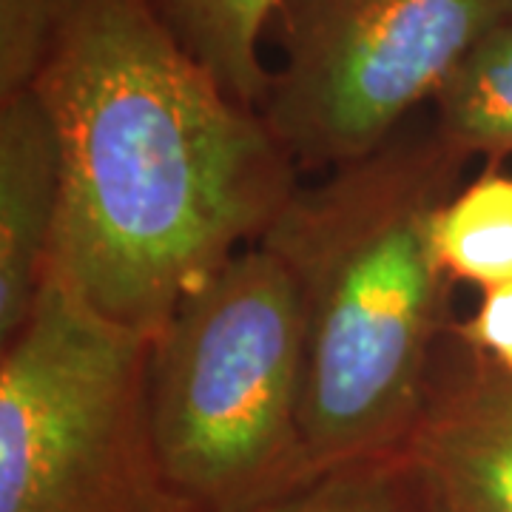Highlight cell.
Returning <instances> with one entry per match:
<instances>
[{"mask_svg": "<svg viewBox=\"0 0 512 512\" xmlns=\"http://www.w3.org/2000/svg\"><path fill=\"white\" fill-rule=\"evenodd\" d=\"M32 86L63 157L52 271L146 339L299 188L265 114L225 92L151 0H74Z\"/></svg>", "mask_w": 512, "mask_h": 512, "instance_id": "cell-1", "label": "cell"}, {"mask_svg": "<svg viewBox=\"0 0 512 512\" xmlns=\"http://www.w3.org/2000/svg\"><path fill=\"white\" fill-rule=\"evenodd\" d=\"M467 160L427 120L299 185L265 231L293 274L305 325L302 433L313 470L407 447L456 288L433 254V217Z\"/></svg>", "mask_w": 512, "mask_h": 512, "instance_id": "cell-2", "label": "cell"}, {"mask_svg": "<svg viewBox=\"0 0 512 512\" xmlns=\"http://www.w3.org/2000/svg\"><path fill=\"white\" fill-rule=\"evenodd\" d=\"M305 325L282 256L254 242L191 291L148 353L163 467L200 512H239L311 476Z\"/></svg>", "mask_w": 512, "mask_h": 512, "instance_id": "cell-3", "label": "cell"}, {"mask_svg": "<svg viewBox=\"0 0 512 512\" xmlns=\"http://www.w3.org/2000/svg\"><path fill=\"white\" fill-rule=\"evenodd\" d=\"M0 345V512H200L157 450L151 339L97 316L52 271Z\"/></svg>", "mask_w": 512, "mask_h": 512, "instance_id": "cell-4", "label": "cell"}, {"mask_svg": "<svg viewBox=\"0 0 512 512\" xmlns=\"http://www.w3.org/2000/svg\"><path fill=\"white\" fill-rule=\"evenodd\" d=\"M512 0H282L262 114L296 168L333 171L430 106Z\"/></svg>", "mask_w": 512, "mask_h": 512, "instance_id": "cell-5", "label": "cell"}, {"mask_svg": "<svg viewBox=\"0 0 512 512\" xmlns=\"http://www.w3.org/2000/svg\"><path fill=\"white\" fill-rule=\"evenodd\" d=\"M404 453L444 512H512V376L447 333Z\"/></svg>", "mask_w": 512, "mask_h": 512, "instance_id": "cell-6", "label": "cell"}, {"mask_svg": "<svg viewBox=\"0 0 512 512\" xmlns=\"http://www.w3.org/2000/svg\"><path fill=\"white\" fill-rule=\"evenodd\" d=\"M60 208L52 111L35 86L0 97V342L23 328L52 274Z\"/></svg>", "mask_w": 512, "mask_h": 512, "instance_id": "cell-7", "label": "cell"}, {"mask_svg": "<svg viewBox=\"0 0 512 512\" xmlns=\"http://www.w3.org/2000/svg\"><path fill=\"white\" fill-rule=\"evenodd\" d=\"M282 0H151L157 15L234 100L262 109L271 69L262 37Z\"/></svg>", "mask_w": 512, "mask_h": 512, "instance_id": "cell-8", "label": "cell"}, {"mask_svg": "<svg viewBox=\"0 0 512 512\" xmlns=\"http://www.w3.org/2000/svg\"><path fill=\"white\" fill-rule=\"evenodd\" d=\"M430 123L467 163L512 157V15L501 20L430 103Z\"/></svg>", "mask_w": 512, "mask_h": 512, "instance_id": "cell-9", "label": "cell"}, {"mask_svg": "<svg viewBox=\"0 0 512 512\" xmlns=\"http://www.w3.org/2000/svg\"><path fill=\"white\" fill-rule=\"evenodd\" d=\"M433 254L453 285L512 282V171L487 163L433 217Z\"/></svg>", "mask_w": 512, "mask_h": 512, "instance_id": "cell-10", "label": "cell"}, {"mask_svg": "<svg viewBox=\"0 0 512 512\" xmlns=\"http://www.w3.org/2000/svg\"><path fill=\"white\" fill-rule=\"evenodd\" d=\"M239 512H444V507L419 464L399 450L313 470L288 490Z\"/></svg>", "mask_w": 512, "mask_h": 512, "instance_id": "cell-11", "label": "cell"}, {"mask_svg": "<svg viewBox=\"0 0 512 512\" xmlns=\"http://www.w3.org/2000/svg\"><path fill=\"white\" fill-rule=\"evenodd\" d=\"M74 0H0V97L37 80Z\"/></svg>", "mask_w": 512, "mask_h": 512, "instance_id": "cell-12", "label": "cell"}, {"mask_svg": "<svg viewBox=\"0 0 512 512\" xmlns=\"http://www.w3.org/2000/svg\"><path fill=\"white\" fill-rule=\"evenodd\" d=\"M450 333L512 376V282L481 293L476 311L456 319Z\"/></svg>", "mask_w": 512, "mask_h": 512, "instance_id": "cell-13", "label": "cell"}]
</instances>
